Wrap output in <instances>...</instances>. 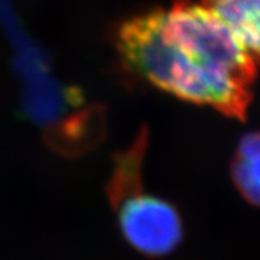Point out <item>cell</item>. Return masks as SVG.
I'll return each instance as SVG.
<instances>
[{"label":"cell","mask_w":260,"mask_h":260,"mask_svg":"<svg viewBox=\"0 0 260 260\" xmlns=\"http://www.w3.org/2000/svg\"><path fill=\"white\" fill-rule=\"evenodd\" d=\"M127 68L181 100L244 120L253 100L257 59L203 3L177 0L117 29Z\"/></svg>","instance_id":"obj_1"},{"label":"cell","mask_w":260,"mask_h":260,"mask_svg":"<svg viewBox=\"0 0 260 260\" xmlns=\"http://www.w3.org/2000/svg\"><path fill=\"white\" fill-rule=\"evenodd\" d=\"M145 149L143 133L126 152L116 155L106 191L124 240L142 254L160 257L181 244L184 224L171 203L145 192L142 184Z\"/></svg>","instance_id":"obj_2"},{"label":"cell","mask_w":260,"mask_h":260,"mask_svg":"<svg viewBox=\"0 0 260 260\" xmlns=\"http://www.w3.org/2000/svg\"><path fill=\"white\" fill-rule=\"evenodd\" d=\"M230 29L253 58L260 59V0H201Z\"/></svg>","instance_id":"obj_3"},{"label":"cell","mask_w":260,"mask_h":260,"mask_svg":"<svg viewBox=\"0 0 260 260\" xmlns=\"http://www.w3.org/2000/svg\"><path fill=\"white\" fill-rule=\"evenodd\" d=\"M232 179L243 198L260 207V130L243 136L232 160Z\"/></svg>","instance_id":"obj_4"}]
</instances>
